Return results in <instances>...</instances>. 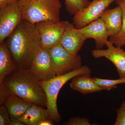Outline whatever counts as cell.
Here are the masks:
<instances>
[{"mask_svg": "<svg viewBox=\"0 0 125 125\" xmlns=\"http://www.w3.org/2000/svg\"><path fill=\"white\" fill-rule=\"evenodd\" d=\"M5 41L18 70L28 71L40 46V36L36 24L23 19Z\"/></svg>", "mask_w": 125, "mask_h": 125, "instance_id": "obj_1", "label": "cell"}, {"mask_svg": "<svg viewBox=\"0 0 125 125\" xmlns=\"http://www.w3.org/2000/svg\"><path fill=\"white\" fill-rule=\"evenodd\" d=\"M3 83L11 95L42 107H47V98L44 90L28 71L18 70L6 76Z\"/></svg>", "mask_w": 125, "mask_h": 125, "instance_id": "obj_2", "label": "cell"}, {"mask_svg": "<svg viewBox=\"0 0 125 125\" xmlns=\"http://www.w3.org/2000/svg\"><path fill=\"white\" fill-rule=\"evenodd\" d=\"M18 3L23 19L29 22L60 21L62 5L60 0H19Z\"/></svg>", "mask_w": 125, "mask_h": 125, "instance_id": "obj_3", "label": "cell"}, {"mask_svg": "<svg viewBox=\"0 0 125 125\" xmlns=\"http://www.w3.org/2000/svg\"><path fill=\"white\" fill-rule=\"evenodd\" d=\"M92 70L88 66H82L79 69L64 74L57 75L48 80L39 81L47 98V109L49 117L53 122H59L61 116L57 108V97L61 88L69 81L79 75L91 74Z\"/></svg>", "mask_w": 125, "mask_h": 125, "instance_id": "obj_4", "label": "cell"}, {"mask_svg": "<svg viewBox=\"0 0 125 125\" xmlns=\"http://www.w3.org/2000/svg\"><path fill=\"white\" fill-rule=\"evenodd\" d=\"M52 67L57 75L67 73L82 66L80 56L70 53L60 44L49 49Z\"/></svg>", "mask_w": 125, "mask_h": 125, "instance_id": "obj_5", "label": "cell"}, {"mask_svg": "<svg viewBox=\"0 0 125 125\" xmlns=\"http://www.w3.org/2000/svg\"><path fill=\"white\" fill-rule=\"evenodd\" d=\"M68 22L63 21L58 22L45 21L36 24L40 36V46L43 49H49L60 44Z\"/></svg>", "mask_w": 125, "mask_h": 125, "instance_id": "obj_6", "label": "cell"}, {"mask_svg": "<svg viewBox=\"0 0 125 125\" xmlns=\"http://www.w3.org/2000/svg\"><path fill=\"white\" fill-rule=\"evenodd\" d=\"M28 72L39 82L48 80L56 76L52 64L49 49L40 46L38 48Z\"/></svg>", "mask_w": 125, "mask_h": 125, "instance_id": "obj_7", "label": "cell"}, {"mask_svg": "<svg viewBox=\"0 0 125 125\" xmlns=\"http://www.w3.org/2000/svg\"><path fill=\"white\" fill-rule=\"evenodd\" d=\"M23 20L18 2L0 9V43L7 39Z\"/></svg>", "mask_w": 125, "mask_h": 125, "instance_id": "obj_8", "label": "cell"}, {"mask_svg": "<svg viewBox=\"0 0 125 125\" xmlns=\"http://www.w3.org/2000/svg\"><path fill=\"white\" fill-rule=\"evenodd\" d=\"M114 1L115 0H93L87 7L74 15L73 24L76 29H80L97 20Z\"/></svg>", "mask_w": 125, "mask_h": 125, "instance_id": "obj_9", "label": "cell"}, {"mask_svg": "<svg viewBox=\"0 0 125 125\" xmlns=\"http://www.w3.org/2000/svg\"><path fill=\"white\" fill-rule=\"evenodd\" d=\"M106 49H94L92 56L96 58L105 57L111 62L116 68L120 78H125V52L120 47H115L109 41Z\"/></svg>", "mask_w": 125, "mask_h": 125, "instance_id": "obj_10", "label": "cell"}, {"mask_svg": "<svg viewBox=\"0 0 125 125\" xmlns=\"http://www.w3.org/2000/svg\"><path fill=\"white\" fill-rule=\"evenodd\" d=\"M78 30L86 40L92 38L95 40L96 49H101L106 46L108 42V32L101 18Z\"/></svg>", "mask_w": 125, "mask_h": 125, "instance_id": "obj_11", "label": "cell"}, {"mask_svg": "<svg viewBox=\"0 0 125 125\" xmlns=\"http://www.w3.org/2000/svg\"><path fill=\"white\" fill-rule=\"evenodd\" d=\"M86 40L73 23L68 22L60 44L70 53L77 55Z\"/></svg>", "mask_w": 125, "mask_h": 125, "instance_id": "obj_12", "label": "cell"}, {"mask_svg": "<svg viewBox=\"0 0 125 125\" xmlns=\"http://www.w3.org/2000/svg\"><path fill=\"white\" fill-rule=\"evenodd\" d=\"M101 18L105 23L109 37L119 33L122 21V11L119 6L114 9L105 10Z\"/></svg>", "mask_w": 125, "mask_h": 125, "instance_id": "obj_13", "label": "cell"}, {"mask_svg": "<svg viewBox=\"0 0 125 125\" xmlns=\"http://www.w3.org/2000/svg\"><path fill=\"white\" fill-rule=\"evenodd\" d=\"M70 87L72 89L83 94L93 93L104 90L95 83L90 74L79 75L72 79Z\"/></svg>", "mask_w": 125, "mask_h": 125, "instance_id": "obj_14", "label": "cell"}, {"mask_svg": "<svg viewBox=\"0 0 125 125\" xmlns=\"http://www.w3.org/2000/svg\"><path fill=\"white\" fill-rule=\"evenodd\" d=\"M18 70L5 41L0 43V84L6 76Z\"/></svg>", "mask_w": 125, "mask_h": 125, "instance_id": "obj_15", "label": "cell"}, {"mask_svg": "<svg viewBox=\"0 0 125 125\" xmlns=\"http://www.w3.org/2000/svg\"><path fill=\"white\" fill-rule=\"evenodd\" d=\"M33 104L18 96L11 94L4 105L7 108L10 117L19 119Z\"/></svg>", "mask_w": 125, "mask_h": 125, "instance_id": "obj_16", "label": "cell"}, {"mask_svg": "<svg viewBox=\"0 0 125 125\" xmlns=\"http://www.w3.org/2000/svg\"><path fill=\"white\" fill-rule=\"evenodd\" d=\"M49 118L47 109L39 105L33 104L20 120L27 125H38L41 121Z\"/></svg>", "mask_w": 125, "mask_h": 125, "instance_id": "obj_17", "label": "cell"}, {"mask_svg": "<svg viewBox=\"0 0 125 125\" xmlns=\"http://www.w3.org/2000/svg\"><path fill=\"white\" fill-rule=\"evenodd\" d=\"M120 7L122 14L121 28L120 32L116 36L109 37L108 41L116 46H123L125 44V1L117 4Z\"/></svg>", "mask_w": 125, "mask_h": 125, "instance_id": "obj_18", "label": "cell"}, {"mask_svg": "<svg viewBox=\"0 0 125 125\" xmlns=\"http://www.w3.org/2000/svg\"><path fill=\"white\" fill-rule=\"evenodd\" d=\"M66 8L68 12L74 15L78 11L89 5L91 1L88 0H64Z\"/></svg>", "mask_w": 125, "mask_h": 125, "instance_id": "obj_19", "label": "cell"}, {"mask_svg": "<svg viewBox=\"0 0 125 125\" xmlns=\"http://www.w3.org/2000/svg\"><path fill=\"white\" fill-rule=\"evenodd\" d=\"M95 83L98 86L102 88L104 90L110 91L116 85L121 84L125 83V78H120L117 79L111 80L103 79L97 78H93Z\"/></svg>", "mask_w": 125, "mask_h": 125, "instance_id": "obj_20", "label": "cell"}, {"mask_svg": "<svg viewBox=\"0 0 125 125\" xmlns=\"http://www.w3.org/2000/svg\"><path fill=\"white\" fill-rule=\"evenodd\" d=\"M117 117L114 125H125V101H123L120 107L116 109Z\"/></svg>", "mask_w": 125, "mask_h": 125, "instance_id": "obj_21", "label": "cell"}, {"mask_svg": "<svg viewBox=\"0 0 125 125\" xmlns=\"http://www.w3.org/2000/svg\"><path fill=\"white\" fill-rule=\"evenodd\" d=\"M10 116L7 108L4 105L0 107V125H9Z\"/></svg>", "mask_w": 125, "mask_h": 125, "instance_id": "obj_22", "label": "cell"}, {"mask_svg": "<svg viewBox=\"0 0 125 125\" xmlns=\"http://www.w3.org/2000/svg\"><path fill=\"white\" fill-rule=\"evenodd\" d=\"M11 95L9 89L4 83L0 84V105H4L6 101Z\"/></svg>", "mask_w": 125, "mask_h": 125, "instance_id": "obj_23", "label": "cell"}, {"mask_svg": "<svg viewBox=\"0 0 125 125\" xmlns=\"http://www.w3.org/2000/svg\"><path fill=\"white\" fill-rule=\"evenodd\" d=\"M65 125H91L89 120L88 118L81 117H73L70 118Z\"/></svg>", "mask_w": 125, "mask_h": 125, "instance_id": "obj_24", "label": "cell"}, {"mask_svg": "<svg viewBox=\"0 0 125 125\" xmlns=\"http://www.w3.org/2000/svg\"><path fill=\"white\" fill-rule=\"evenodd\" d=\"M19 0H0V9L11 3L18 2Z\"/></svg>", "mask_w": 125, "mask_h": 125, "instance_id": "obj_25", "label": "cell"}, {"mask_svg": "<svg viewBox=\"0 0 125 125\" xmlns=\"http://www.w3.org/2000/svg\"><path fill=\"white\" fill-rule=\"evenodd\" d=\"M9 125H25L18 118L10 117V122Z\"/></svg>", "mask_w": 125, "mask_h": 125, "instance_id": "obj_26", "label": "cell"}, {"mask_svg": "<svg viewBox=\"0 0 125 125\" xmlns=\"http://www.w3.org/2000/svg\"><path fill=\"white\" fill-rule=\"evenodd\" d=\"M53 121L49 118H45L40 122L38 125H52Z\"/></svg>", "mask_w": 125, "mask_h": 125, "instance_id": "obj_27", "label": "cell"}, {"mask_svg": "<svg viewBox=\"0 0 125 125\" xmlns=\"http://www.w3.org/2000/svg\"><path fill=\"white\" fill-rule=\"evenodd\" d=\"M125 1V0H115V2L116 4L119 2H123Z\"/></svg>", "mask_w": 125, "mask_h": 125, "instance_id": "obj_28", "label": "cell"}, {"mask_svg": "<svg viewBox=\"0 0 125 125\" xmlns=\"http://www.w3.org/2000/svg\"></svg>", "mask_w": 125, "mask_h": 125, "instance_id": "obj_29", "label": "cell"}, {"mask_svg": "<svg viewBox=\"0 0 125 125\" xmlns=\"http://www.w3.org/2000/svg\"></svg>", "mask_w": 125, "mask_h": 125, "instance_id": "obj_30", "label": "cell"}]
</instances>
